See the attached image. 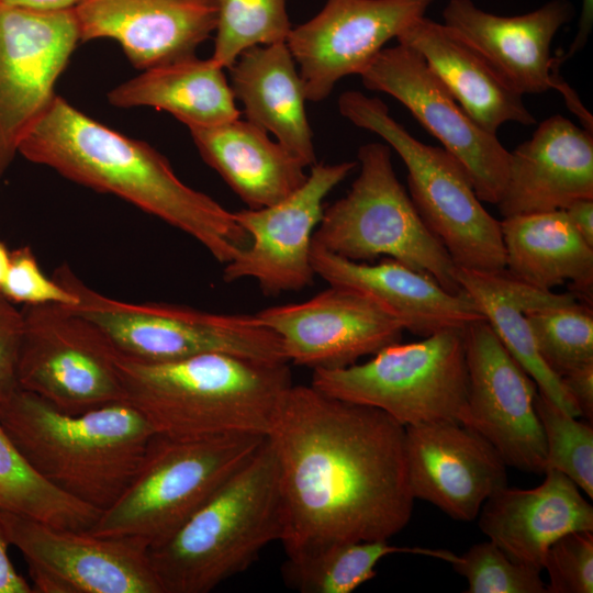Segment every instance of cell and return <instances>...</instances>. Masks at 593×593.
<instances>
[{"instance_id": "35", "label": "cell", "mask_w": 593, "mask_h": 593, "mask_svg": "<svg viewBox=\"0 0 593 593\" xmlns=\"http://www.w3.org/2000/svg\"><path fill=\"white\" fill-rule=\"evenodd\" d=\"M535 410L546 443L547 470L566 474L593 499V427L567 414L537 391Z\"/></svg>"}, {"instance_id": "38", "label": "cell", "mask_w": 593, "mask_h": 593, "mask_svg": "<svg viewBox=\"0 0 593 593\" xmlns=\"http://www.w3.org/2000/svg\"><path fill=\"white\" fill-rule=\"evenodd\" d=\"M0 292L12 303L72 305L76 295L41 270L30 246L10 250V265Z\"/></svg>"}, {"instance_id": "2", "label": "cell", "mask_w": 593, "mask_h": 593, "mask_svg": "<svg viewBox=\"0 0 593 593\" xmlns=\"http://www.w3.org/2000/svg\"><path fill=\"white\" fill-rule=\"evenodd\" d=\"M19 154L160 219L193 237L221 264L250 243L234 212L182 182L155 148L105 126L57 94Z\"/></svg>"}, {"instance_id": "20", "label": "cell", "mask_w": 593, "mask_h": 593, "mask_svg": "<svg viewBox=\"0 0 593 593\" xmlns=\"http://www.w3.org/2000/svg\"><path fill=\"white\" fill-rule=\"evenodd\" d=\"M405 455L414 499L456 521L475 519L483 503L507 485V466L500 454L461 423L405 426Z\"/></svg>"}, {"instance_id": "31", "label": "cell", "mask_w": 593, "mask_h": 593, "mask_svg": "<svg viewBox=\"0 0 593 593\" xmlns=\"http://www.w3.org/2000/svg\"><path fill=\"white\" fill-rule=\"evenodd\" d=\"M393 553H415L447 562L454 552L443 549L398 547L388 540L335 542L288 558L282 566L287 585L301 593H351L376 577L379 561Z\"/></svg>"}, {"instance_id": "42", "label": "cell", "mask_w": 593, "mask_h": 593, "mask_svg": "<svg viewBox=\"0 0 593 593\" xmlns=\"http://www.w3.org/2000/svg\"><path fill=\"white\" fill-rule=\"evenodd\" d=\"M593 27V0H582L577 33L568 49L555 56L559 67L574 57L586 45Z\"/></svg>"}, {"instance_id": "43", "label": "cell", "mask_w": 593, "mask_h": 593, "mask_svg": "<svg viewBox=\"0 0 593 593\" xmlns=\"http://www.w3.org/2000/svg\"><path fill=\"white\" fill-rule=\"evenodd\" d=\"M563 211L580 236L593 246V198L579 199Z\"/></svg>"}, {"instance_id": "32", "label": "cell", "mask_w": 593, "mask_h": 593, "mask_svg": "<svg viewBox=\"0 0 593 593\" xmlns=\"http://www.w3.org/2000/svg\"><path fill=\"white\" fill-rule=\"evenodd\" d=\"M0 510L74 530H88L101 514L44 480L27 463L1 423Z\"/></svg>"}, {"instance_id": "21", "label": "cell", "mask_w": 593, "mask_h": 593, "mask_svg": "<svg viewBox=\"0 0 593 593\" xmlns=\"http://www.w3.org/2000/svg\"><path fill=\"white\" fill-rule=\"evenodd\" d=\"M80 41L118 42L145 70L182 57L215 31L216 0H81L74 9Z\"/></svg>"}, {"instance_id": "9", "label": "cell", "mask_w": 593, "mask_h": 593, "mask_svg": "<svg viewBox=\"0 0 593 593\" xmlns=\"http://www.w3.org/2000/svg\"><path fill=\"white\" fill-rule=\"evenodd\" d=\"M53 278L77 296L78 302L67 306L96 324L119 353L132 359L158 363L225 353L264 362H288L280 338L256 314L116 300L87 286L66 264Z\"/></svg>"}, {"instance_id": "19", "label": "cell", "mask_w": 593, "mask_h": 593, "mask_svg": "<svg viewBox=\"0 0 593 593\" xmlns=\"http://www.w3.org/2000/svg\"><path fill=\"white\" fill-rule=\"evenodd\" d=\"M256 316L278 335L288 362L312 370L354 365L400 342L404 332L372 300L334 284L304 302L269 306Z\"/></svg>"}, {"instance_id": "5", "label": "cell", "mask_w": 593, "mask_h": 593, "mask_svg": "<svg viewBox=\"0 0 593 593\" xmlns=\"http://www.w3.org/2000/svg\"><path fill=\"white\" fill-rule=\"evenodd\" d=\"M284 514L279 469L266 437L163 544L148 555L164 593H209L246 571L270 542L280 541Z\"/></svg>"}, {"instance_id": "7", "label": "cell", "mask_w": 593, "mask_h": 593, "mask_svg": "<svg viewBox=\"0 0 593 593\" xmlns=\"http://www.w3.org/2000/svg\"><path fill=\"white\" fill-rule=\"evenodd\" d=\"M337 104L345 119L380 136L400 156L416 211L457 268L490 272L505 269L501 223L485 210L466 170L451 154L412 136L377 97L348 90Z\"/></svg>"}, {"instance_id": "6", "label": "cell", "mask_w": 593, "mask_h": 593, "mask_svg": "<svg viewBox=\"0 0 593 593\" xmlns=\"http://www.w3.org/2000/svg\"><path fill=\"white\" fill-rule=\"evenodd\" d=\"M266 437L234 433L177 438L156 434L131 483L87 532L100 537L136 538L148 549L163 544Z\"/></svg>"}, {"instance_id": "16", "label": "cell", "mask_w": 593, "mask_h": 593, "mask_svg": "<svg viewBox=\"0 0 593 593\" xmlns=\"http://www.w3.org/2000/svg\"><path fill=\"white\" fill-rule=\"evenodd\" d=\"M356 167L357 161L316 163L310 167L304 183L283 200L234 212L250 243L225 264L223 280L253 278L268 295L310 286L315 276L311 247L323 216L324 199Z\"/></svg>"}, {"instance_id": "29", "label": "cell", "mask_w": 593, "mask_h": 593, "mask_svg": "<svg viewBox=\"0 0 593 593\" xmlns=\"http://www.w3.org/2000/svg\"><path fill=\"white\" fill-rule=\"evenodd\" d=\"M500 223L508 275L545 291L570 282L574 293L592 301L593 246L563 210L512 215Z\"/></svg>"}, {"instance_id": "44", "label": "cell", "mask_w": 593, "mask_h": 593, "mask_svg": "<svg viewBox=\"0 0 593 593\" xmlns=\"http://www.w3.org/2000/svg\"><path fill=\"white\" fill-rule=\"evenodd\" d=\"M9 5L41 11L58 12L74 10L81 0H0Z\"/></svg>"}, {"instance_id": "13", "label": "cell", "mask_w": 593, "mask_h": 593, "mask_svg": "<svg viewBox=\"0 0 593 593\" xmlns=\"http://www.w3.org/2000/svg\"><path fill=\"white\" fill-rule=\"evenodd\" d=\"M359 76L365 88L398 100L439 141L461 164L482 202L499 203L511 152L461 109L418 53L399 43L384 47Z\"/></svg>"}, {"instance_id": "39", "label": "cell", "mask_w": 593, "mask_h": 593, "mask_svg": "<svg viewBox=\"0 0 593 593\" xmlns=\"http://www.w3.org/2000/svg\"><path fill=\"white\" fill-rule=\"evenodd\" d=\"M23 315L0 292V403L20 389L16 378Z\"/></svg>"}, {"instance_id": "1", "label": "cell", "mask_w": 593, "mask_h": 593, "mask_svg": "<svg viewBox=\"0 0 593 593\" xmlns=\"http://www.w3.org/2000/svg\"><path fill=\"white\" fill-rule=\"evenodd\" d=\"M267 438L288 558L335 542L389 540L410 522L405 427L387 413L292 383Z\"/></svg>"}, {"instance_id": "37", "label": "cell", "mask_w": 593, "mask_h": 593, "mask_svg": "<svg viewBox=\"0 0 593 593\" xmlns=\"http://www.w3.org/2000/svg\"><path fill=\"white\" fill-rule=\"evenodd\" d=\"M542 569L549 575L547 593H592L593 530H575L557 539Z\"/></svg>"}, {"instance_id": "10", "label": "cell", "mask_w": 593, "mask_h": 593, "mask_svg": "<svg viewBox=\"0 0 593 593\" xmlns=\"http://www.w3.org/2000/svg\"><path fill=\"white\" fill-rule=\"evenodd\" d=\"M311 384L334 398L378 409L404 427L462 424L468 399L463 329L398 342L361 363L313 370Z\"/></svg>"}, {"instance_id": "12", "label": "cell", "mask_w": 593, "mask_h": 593, "mask_svg": "<svg viewBox=\"0 0 593 593\" xmlns=\"http://www.w3.org/2000/svg\"><path fill=\"white\" fill-rule=\"evenodd\" d=\"M10 545L23 556L36 593H164L148 547L0 510Z\"/></svg>"}, {"instance_id": "30", "label": "cell", "mask_w": 593, "mask_h": 593, "mask_svg": "<svg viewBox=\"0 0 593 593\" xmlns=\"http://www.w3.org/2000/svg\"><path fill=\"white\" fill-rule=\"evenodd\" d=\"M224 68L195 55L148 69L108 94L118 108L152 107L166 111L188 128L210 127L239 118Z\"/></svg>"}, {"instance_id": "11", "label": "cell", "mask_w": 593, "mask_h": 593, "mask_svg": "<svg viewBox=\"0 0 593 593\" xmlns=\"http://www.w3.org/2000/svg\"><path fill=\"white\" fill-rule=\"evenodd\" d=\"M21 312L20 389L69 414L124 401L118 350L96 324L56 303L24 304Z\"/></svg>"}, {"instance_id": "8", "label": "cell", "mask_w": 593, "mask_h": 593, "mask_svg": "<svg viewBox=\"0 0 593 593\" xmlns=\"http://www.w3.org/2000/svg\"><path fill=\"white\" fill-rule=\"evenodd\" d=\"M357 164L359 174L349 191L324 208L313 242L354 261L394 259L430 276L451 293L463 292L457 266L398 179L390 146L361 145Z\"/></svg>"}, {"instance_id": "18", "label": "cell", "mask_w": 593, "mask_h": 593, "mask_svg": "<svg viewBox=\"0 0 593 593\" xmlns=\"http://www.w3.org/2000/svg\"><path fill=\"white\" fill-rule=\"evenodd\" d=\"M570 0H550L518 15H499L479 8L472 0H449L443 23L473 47L519 94L558 90L567 107L581 121L590 112L575 91L560 76L551 44L557 33L574 16Z\"/></svg>"}, {"instance_id": "36", "label": "cell", "mask_w": 593, "mask_h": 593, "mask_svg": "<svg viewBox=\"0 0 593 593\" xmlns=\"http://www.w3.org/2000/svg\"><path fill=\"white\" fill-rule=\"evenodd\" d=\"M449 563L468 581L467 593H547L540 570L515 562L491 540L455 553Z\"/></svg>"}, {"instance_id": "26", "label": "cell", "mask_w": 593, "mask_h": 593, "mask_svg": "<svg viewBox=\"0 0 593 593\" xmlns=\"http://www.w3.org/2000/svg\"><path fill=\"white\" fill-rule=\"evenodd\" d=\"M286 42L245 49L228 68L245 120L272 134L306 167L316 164L302 79Z\"/></svg>"}, {"instance_id": "23", "label": "cell", "mask_w": 593, "mask_h": 593, "mask_svg": "<svg viewBox=\"0 0 593 593\" xmlns=\"http://www.w3.org/2000/svg\"><path fill=\"white\" fill-rule=\"evenodd\" d=\"M585 198H593V132L556 114L511 152L496 206L507 217L564 210Z\"/></svg>"}, {"instance_id": "27", "label": "cell", "mask_w": 593, "mask_h": 593, "mask_svg": "<svg viewBox=\"0 0 593 593\" xmlns=\"http://www.w3.org/2000/svg\"><path fill=\"white\" fill-rule=\"evenodd\" d=\"M189 131L202 159L247 209L278 203L307 178L300 158L247 120Z\"/></svg>"}, {"instance_id": "15", "label": "cell", "mask_w": 593, "mask_h": 593, "mask_svg": "<svg viewBox=\"0 0 593 593\" xmlns=\"http://www.w3.org/2000/svg\"><path fill=\"white\" fill-rule=\"evenodd\" d=\"M468 399L462 424L484 437L506 466L544 474L546 443L535 410L537 385L485 320L463 329Z\"/></svg>"}, {"instance_id": "22", "label": "cell", "mask_w": 593, "mask_h": 593, "mask_svg": "<svg viewBox=\"0 0 593 593\" xmlns=\"http://www.w3.org/2000/svg\"><path fill=\"white\" fill-rule=\"evenodd\" d=\"M311 265L314 273L328 284L363 294L416 336L465 329L485 320L465 292L451 293L430 276L394 259L377 264L354 261L312 242Z\"/></svg>"}, {"instance_id": "28", "label": "cell", "mask_w": 593, "mask_h": 593, "mask_svg": "<svg viewBox=\"0 0 593 593\" xmlns=\"http://www.w3.org/2000/svg\"><path fill=\"white\" fill-rule=\"evenodd\" d=\"M457 279L538 391L567 414L581 416L561 379L541 359L526 316L530 309L573 303L575 295L539 290L513 278L505 269L490 272L457 268Z\"/></svg>"}, {"instance_id": "40", "label": "cell", "mask_w": 593, "mask_h": 593, "mask_svg": "<svg viewBox=\"0 0 593 593\" xmlns=\"http://www.w3.org/2000/svg\"><path fill=\"white\" fill-rule=\"evenodd\" d=\"M580 415L593 422V362L581 366L561 378Z\"/></svg>"}, {"instance_id": "24", "label": "cell", "mask_w": 593, "mask_h": 593, "mask_svg": "<svg viewBox=\"0 0 593 593\" xmlns=\"http://www.w3.org/2000/svg\"><path fill=\"white\" fill-rule=\"evenodd\" d=\"M536 488L507 485L479 512L481 532L515 562L542 570L550 546L575 530H593V507L562 472L548 469Z\"/></svg>"}, {"instance_id": "25", "label": "cell", "mask_w": 593, "mask_h": 593, "mask_svg": "<svg viewBox=\"0 0 593 593\" xmlns=\"http://www.w3.org/2000/svg\"><path fill=\"white\" fill-rule=\"evenodd\" d=\"M396 41L423 57L461 109L485 131L496 134L507 122L536 123L523 96L443 22L423 16Z\"/></svg>"}, {"instance_id": "4", "label": "cell", "mask_w": 593, "mask_h": 593, "mask_svg": "<svg viewBox=\"0 0 593 593\" xmlns=\"http://www.w3.org/2000/svg\"><path fill=\"white\" fill-rule=\"evenodd\" d=\"M0 423L44 480L101 512L131 483L157 434L126 401L69 414L23 389L0 403Z\"/></svg>"}, {"instance_id": "14", "label": "cell", "mask_w": 593, "mask_h": 593, "mask_svg": "<svg viewBox=\"0 0 593 593\" xmlns=\"http://www.w3.org/2000/svg\"><path fill=\"white\" fill-rule=\"evenodd\" d=\"M79 41L74 10L41 12L0 1V180Z\"/></svg>"}, {"instance_id": "3", "label": "cell", "mask_w": 593, "mask_h": 593, "mask_svg": "<svg viewBox=\"0 0 593 593\" xmlns=\"http://www.w3.org/2000/svg\"><path fill=\"white\" fill-rule=\"evenodd\" d=\"M124 401L157 434L199 438L244 433L267 436L292 384L288 362L206 353L170 362H143L118 351Z\"/></svg>"}, {"instance_id": "33", "label": "cell", "mask_w": 593, "mask_h": 593, "mask_svg": "<svg viewBox=\"0 0 593 593\" xmlns=\"http://www.w3.org/2000/svg\"><path fill=\"white\" fill-rule=\"evenodd\" d=\"M217 18L211 58L230 68L247 48L286 42L292 26L287 0H216Z\"/></svg>"}, {"instance_id": "17", "label": "cell", "mask_w": 593, "mask_h": 593, "mask_svg": "<svg viewBox=\"0 0 593 593\" xmlns=\"http://www.w3.org/2000/svg\"><path fill=\"white\" fill-rule=\"evenodd\" d=\"M434 1L326 0L286 40L306 100L323 101L340 79L359 76L389 41L425 16Z\"/></svg>"}, {"instance_id": "41", "label": "cell", "mask_w": 593, "mask_h": 593, "mask_svg": "<svg viewBox=\"0 0 593 593\" xmlns=\"http://www.w3.org/2000/svg\"><path fill=\"white\" fill-rule=\"evenodd\" d=\"M9 545L0 521V593H34L32 586L12 564L8 555Z\"/></svg>"}, {"instance_id": "34", "label": "cell", "mask_w": 593, "mask_h": 593, "mask_svg": "<svg viewBox=\"0 0 593 593\" xmlns=\"http://www.w3.org/2000/svg\"><path fill=\"white\" fill-rule=\"evenodd\" d=\"M526 316L541 359L559 378L593 362L591 304L530 309Z\"/></svg>"}, {"instance_id": "45", "label": "cell", "mask_w": 593, "mask_h": 593, "mask_svg": "<svg viewBox=\"0 0 593 593\" xmlns=\"http://www.w3.org/2000/svg\"><path fill=\"white\" fill-rule=\"evenodd\" d=\"M10 265V250L5 244L0 240V288L5 278Z\"/></svg>"}]
</instances>
